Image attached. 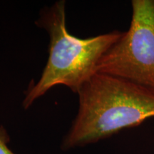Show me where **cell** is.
<instances>
[{"instance_id":"6da1fadb","label":"cell","mask_w":154,"mask_h":154,"mask_svg":"<svg viewBox=\"0 0 154 154\" xmlns=\"http://www.w3.org/2000/svg\"><path fill=\"white\" fill-rule=\"evenodd\" d=\"M77 94L78 113L63 138V151L96 143L154 117V93L118 77L96 73Z\"/></svg>"},{"instance_id":"7a4b0ae2","label":"cell","mask_w":154,"mask_h":154,"mask_svg":"<svg viewBox=\"0 0 154 154\" xmlns=\"http://www.w3.org/2000/svg\"><path fill=\"white\" fill-rule=\"evenodd\" d=\"M35 24L49 34V59L40 79L31 83L22 106L27 109L36 99L57 85L74 93L96 73L98 63L124 32L112 31L86 38L69 34L66 24V2L59 0L40 11Z\"/></svg>"},{"instance_id":"3957f363","label":"cell","mask_w":154,"mask_h":154,"mask_svg":"<svg viewBox=\"0 0 154 154\" xmlns=\"http://www.w3.org/2000/svg\"><path fill=\"white\" fill-rule=\"evenodd\" d=\"M127 32L102 56L96 73L123 79L154 93V0H133Z\"/></svg>"},{"instance_id":"277c9868","label":"cell","mask_w":154,"mask_h":154,"mask_svg":"<svg viewBox=\"0 0 154 154\" xmlns=\"http://www.w3.org/2000/svg\"><path fill=\"white\" fill-rule=\"evenodd\" d=\"M10 141L8 133L3 126H0V154H15L7 144Z\"/></svg>"}]
</instances>
